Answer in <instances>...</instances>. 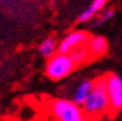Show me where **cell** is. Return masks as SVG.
<instances>
[{
	"mask_svg": "<svg viewBox=\"0 0 122 121\" xmlns=\"http://www.w3.org/2000/svg\"><path fill=\"white\" fill-rule=\"evenodd\" d=\"M69 57L71 58V61L74 62L75 66H81L84 63H86L90 58H91V53L88 48V45L86 46H83V47H79L74 51H71L69 53Z\"/></svg>",
	"mask_w": 122,
	"mask_h": 121,
	"instance_id": "10",
	"label": "cell"
},
{
	"mask_svg": "<svg viewBox=\"0 0 122 121\" xmlns=\"http://www.w3.org/2000/svg\"><path fill=\"white\" fill-rule=\"evenodd\" d=\"M115 16V9L113 8H110V9H106V10H102L101 14H100L99 19L96 20V22L92 25V27H96V26H100L102 25L104 22H106V21L111 20L112 17Z\"/></svg>",
	"mask_w": 122,
	"mask_h": 121,
	"instance_id": "11",
	"label": "cell"
},
{
	"mask_svg": "<svg viewBox=\"0 0 122 121\" xmlns=\"http://www.w3.org/2000/svg\"><path fill=\"white\" fill-rule=\"evenodd\" d=\"M107 47H109L107 40L104 36H100V35L91 36L89 43H88V48H89L91 56H102L107 51Z\"/></svg>",
	"mask_w": 122,
	"mask_h": 121,
	"instance_id": "8",
	"label": "cell"
},
{
	"mask_svg": "<svg viewBox=\"0 0 122 121\" xmlns=\"http://www.w3.org/2000/svg\"><path fill=\"white\" fill-rule=\"evenodd\" d=\"M91 36L83 30H78V31H73L68 33L59 43H58V53L61 54H69L71 51L86 46L89 43Z\"/></svg>",
	"mask_w": 122,
	"mask_h": 121,
	"instance_id": "4",
	"label": "cell"
},
{
	"mask_svg": "<svg viewBox=\"0 0 122 121\" xmlns=\"http://www.w3.org/2000/svg\"><path fill=\"white\" fill-rule=\"evenodd\" d=\"M106 0H95L92 1L89 6L85 10H83L78 16V24H85V22H89V21L94 17L95 15H97V12L102 11V9L105 8L106 5Z\"/></svg>",
	"mask_w": 122,
	"mask_h": 121,
	"instance_id": "7",
	"label": "cell"
},
{
	"mask_svg": "<svg viewBox=\"0 0 122 121\" xmlns=\"http://www.w3.org/2000/svg\"><path fill=\"white\" fill-rule=\"evenodd\" d=\"M51 112L57 121H86L81 108L68 99H54L51 101Z\"/></svg>",
	"mask_w": 122,
	"mask_h": 121,
	"instance_id": "2",
	"label": "cell"
},
{
	"mask_svg": "<svg viewBox=\"0 0 122 121\" xmlns=\"http://www.w3.org/2000/svg\"><path fill=\"white\" fill-rule=\"evenodd\" d=\"M75 64L69 54H61L57 52L49 58L46 64V75L52 80H61L68 77L74 70Z\"/></svg>",
	"mask_w": 122,
	"mask_h": 121,
	"instance_id": "3",
	"label": "cell"
},
{
	"mask_svg": "<svg viewBox=\"0 0 122 121\" xmlns=\"http://www.w3.org/2000/svg\"><path fill=\"white\" fill-rule=\"evenodd\" d=\"M94 83L95 80L92 79H83L78 84L76 89L74 90L73 96H71V101L76 104L78 106H83L84 103L86 101L89 94L91 93L92 88H94Z\"/></svg>",
	"mask_w": 122,
	"mask_h": 121,
	"instance_id": "6",
	"label": "cell"
},
{
	"mask_svg": "<svg viewBox=\"0 0 122 121\" xmlns=\"http://www.w3.org/2000/svg\"><path fill=\"white\" fill-rule=\"evenodd\" d=\"M58 49V45H57V40L54 37H47L40 43L38 51L41 53V56L43 58H52L56 54V51Z\"/></svg>",
	"mask_w": 122,
	"mask_h": 121,
	"instance_id": "9",
	"label": "cell"
},
{
	"mask_svg": "<svg viewBox=\"0 0 122 121\" xmlns=\"http://www.w3.org/2000/svg\"><path fill=\"white\" fill-rule=\"evenodd\" d=\"M110 106L109 93H107L106 78H99L94 83L91 93L83 105V110L86 115H99L107 110Z\"/></svg>",
	"mask_w": 122,
	"mask_h": 121,
	"instance_id": "1",
	"label": "cell"
},
{
	"mask_svg": "<svg viewBox=\"0 0 122 121\" xmlns=\"http://www.w3.org/2000/svg\"><path fill=\"white\" fill-rule=\"evenodd\" d=\"M110 108L115 111L122 109V77L111 73L106 77Z\"/></svg>",
	"mask_w": 122,
	"mask_h": 121,
	"instance_id": "5",
	"label": "cell"
}]
</instances>
